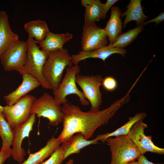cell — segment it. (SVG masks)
<instances>
[{
	"instance_id": "5b68a950",
	"label": "cell",
	"mask_w": 164,
	"mask_h": 164,
	"mask_svg": "<svg viewBox=\"0 0 164 164\" xmlns=\"http://www.w3.org/2000/svg\"><path fill=\"white\" fill-rule=\"evenodd\" d=\"M80 72V67L77 64H73L66 68V74L57 88L53 91L55 100L60 104L68 103L66 97L70 94L77 95L81 104L83 106L89 105V102L85 98L83 93L77 88L75 82L76 76Z\"/></svg>"
},
{
	"instance_id": "cb8c5ba5",
	"label": "cell",
	"mask_w": 164,
	"mask_h": 164,
	"mask_svg": "<svg viewBox=\"0 0 164 164\" xmlns=\"http://www.w3.org/2000/svg\"><path fill=\"white\" fill-rule=\"evenodd\" d=\"M85 23H95L104 19V14L102 3L100 0H94L91 5L85 7Z\"/></svg>"
},
{
	"instance_id": "d6a6232c",
	"label": "cell",
	"mask_w": 164,
	"mask_h": 164,
	"mask_svg": "<svg viewBox=\"0 0 164 164\" xmlns=\"http://www.w3.org/2000/svg\"><path fill=\"white\" fill-rule=\"evenodd\" d=\"M73 159H70L65 164H73Z\"/></svg>"
},
{
	"instance_id": "f1b7e54d",
	"label": "cell",
	"mask_w": 164,
	"mask_h": 164,
	"mask_svg": "<svg viewBox=\"0 0 164 164\" xmlns=\"http://www.w3.org/2000/svg\"><path fill=\"white\" fill-rule=\"evenodd\" d=\"M118 0H107L105 3H102L104 14V19L106 17L107 12L114 3L118 1Z\"/></svg>"
},
{
	"instance_id": "ba28073f",
	"label": "cell",
	"mask_w": 164,
	"mask_h": 164,
	"mask_svg": "<svg viewBox=\"0 0 164 164\" xmlns=\"http://www.w3.org/2000/svg\"><path fill=\"white\" fill-rule=\"evenodd\" d=\"M103 79L100 74L88 76L77 75L75 82L82 90L86 99L91 104L90 111H99L102 104V94L100 90Z\"/></svg>"
},
{
	"instance_id": "603a6c76",
	"label": "cell",
	"mask_w": 164,
	"mask_h": 164,
	"mask_svg": "<svg viewBox=\"0 0 164 164\" xmlns=\"http://www.w3.org/2000/svg\"><path fill=\"white\" fill-rule=\"evenodd\" d=\"M144 29L143 26H136L125 32L121 33L116 39L112 45L114 47L124 49L136 38Z\"/></svg>"
},
{
	"instance_id": "8992f818",
	"label": "cell",
	"mask_w": 164,
	"mask_h": 164,
	"mask_svg": "<svg viewBox=\"0 0 164 164\" xmlns=\"http://www.w3.org/2000/svg\"><path fill=\"white\" fill-rule=\"evenodd\" d=\"M61 107L54 97L46 92L35 101L30 114H35L37 117L47 118L49 125L56 126L63 121L64 114Z\"/></svg>"
},
{
	"instance_id": "4316f807",
	"label": "cell",
	"mask_w": 164,
	"mask_h": 164,
	"mask_svg": "<svg viewBox=\"0 0 164 164\" xmlns=\"http://www.w3.org/2000/svg\"><path fill=\"white\" fill-rule=\"evenodd\" d=\"M102 84L106 90L112 91L117 88L118 83L116 80L111 76H107L103 79Z\"/></svg>"
},
{
	"instance_id": "1f68e13d",
	"label": "cell",
	"mask_w": 164,
	"mask_h": 164,
	"mask_svg": "<svg viewBox=\"0 0 164 164\" xmlns=\"http://www.w3.org/2000/svg\"><path fill=\"white\" fill-rule=\"evenodd\" d=\"M94 0H82L81 1V5L86 7L92 4L94 2Z\"/></svg>"
},
{
	"instance_id": "4dcf8cb0",
	"label": "cell",
	"mask_w": 164,
	"mask_h": 164,
	"mask_svg": "<svg viewBox=\"0 0 164 164\" xmlns=\"http://www.w3.org/2000/svg\"><path fill=\"white\" fill-rule=\"evenodd\" d=\"M137 159L138 164H154L149 161L144 155H140Z\"/></svg>"
},
{
	"instance_id": "e0dca14e",
	"label": "cell",
	"mask_w": 164,
	"mask_h": 164,
	"mask_svg": "<svg viewBox=\"0 0 164 164\" xmlns=\"http://www.w3.org/2000/svg\"><path fill=\"white\" fill-rule=\"evenodd\" d=\"M141 0H131L126 8V10L121 13V18L125 16L123 26L125 28L128 22L135 21L136 26H142L148 16L145 15L143 11Z\"/></svg>"
},
{
	"instance_id": "e575fe53",
	"label": "cell",
	"mask_w": 164,
	"mask_h": 164,
	"mask_svg": "<svg viewBox=\"0 0 164 164\" xmlns=\"http://www.w3.org/2000/svg\"><path fill=\"white\" fill-rule=\"evenodd\" d=\"M3 107L0 105V113H1L3 111Z\"/></svg>"
},
{
	"instance_id": "ffe728a7",
	"label": "cell",
	"mask_w": 164,
	"mask_h": 164,
	"mask_svg": "<svg viewBox=\"0 0 164 164\" xmlns=\"http://www.w3.org/2000/svg\"><path fill=\"white\" fill-rule=\"evenodd\" d=\"M73 34L68 32L63 34H56L49 32L45 39L38 43L40 47L50 52L63 49L65 43L72 38Z\"/></svg>"
},
{
	"instance_id": "30bf717a",
	"label": "cell",
	"mask_w": 164,
	"mask_h": 164,
	"mask_svg": "<svg viewBox=\"0 0 164 164\" xmlns=\"http://www.w3.org/2000/svg\"><path fill=\"white\" fill-rule=\"evenodd\" d=\"M108 38L103 29L95 23H85L81 40L83 51L88 52L104 47L108 45Z\"/></svg>"
},
{
	"instance_id": "4fadbf2b",
	"label": "cell",
	"mask_w": 164,
	"mask_h": 164,
	"mask_svg": "<svg viewBox=\"0 0 164 164\" xmlns=\"http://www.w3.org/2000/svg\"><path fill=\"white\" fill-rule=\"evenodd\" d=\"M21 84L15 90L4 96L7 105L14 104L27 93L40 85L39 81L29 74H23Z\"/></svg>"
},
{
	"instance_id": "5bb4252c",
	"label": "cell",
	"mask_w": 164,
	"mask_h": 164,
	"mask_svg": "<svg viewBox=\"0 0 164 164\" xmlns=\"http://www.w3.org/2000/svg\"><path fill=\"white\" fill-rule=\"evenodd\" d=\"M127 53L125 49L113 47L112 45L94 50L88 51H80L77 54L71 56V62L73 65L77 64L80 61L89 58H97L101 59L105 62L106 59L114 53L119 54L123 57Z\"/></svg>"
},
{
	"instance_id": "277c9868",
	"label": "cell",
	"mask_w": 164,
	"mask_h": 164,
	"mask_svg": "<svg viewBox=\"0 0 164 164\" xmlns=\"http://www.w3.org/2000/svg\"><path fill=\"white\" fill-rule=\"evenodd\" d=\"M110 147L111 159L110 164H127L137 159L141 155L135 144L127 135L106 140Z\"/></svg>"
},
{
	"instance_id": "7402d4cb",
	"label": "cell",
	"mask_w": 164,
	"mask_h": 164,
	"mask_svg": "<svg viewBox=\"0 0 164 164\" xmlns=\"http://www.w3.org/2000/svg\"><path fill=\"white\" fill-rule=\"evenodd\" d=\"M146 116V114L145 112H140L136 114L134 116L130 117L129 121L127 123L114 131L111 133L98 135L96 138L98 141L104 142L108 138L111 137L127 135L132 126L137 122L142 121Z\"/></svg>"
},
{
	"instance_id": "3957f363",
	"label": "cell",
	"mask_w": 164,
	"mask_h": 164,
	"mask_svg": "<svg viewBox=\"0 0 164 164\" xmlns=\"http://www.w3.org/2000/svg\"><path fill=\"white\" fill-rule=\"evenodd\" d=\"M71 57L65 48L50 52L43 69V74L53 91L62 80L63 71L72 64Z\"/></svg>"
},
{
	"instance_id": "d4e9b609",
	"label": "cell",
	"mask_w": 164,
	"mask_h": 164,
	"mask_svg": "<svg viewBox=\"0 0 164 164\" xmlns=\"http://www.w3.org/2000/svg\"><path fill=\"white\" fill-rule=\"evenodd\" d=\"M0 136L2 147H10L13 138V129L0 113Z\"/></svg>"
},
{
	"instance_id": "52a82bcc",
	"label": "cell",
	"mask_w": 164,
	"mask_h": 164,
	"mask_svg": "<svg viewBox=\"0 0 164 164\" xmlns=\"http://www.w3.org/2000/svg\"><path fill=\"white\" fill-rule=\"evenodd\" d=\"M36 99L33 95H26L14 104L3 107L1 113L13 129L24 124L28 120L31 115V107Z\"/></svg>"
},
{
	"instance_id": "44dd1931",
	"label": "cell",
	"mask_w": 164,
	"mask_h": 164,
	"mask_svg": "<svg viewBox=\"0 0 164 164\" xmlns=\"http://www.w3.org/2000/svg\"><path fill=\"white\" fill-rule=\"evenodd\" d=\"M24 28L28 36L35 38L38 43L43 41L50 32L46 22L40 19L32 20L25 23Z\"/></svg>"
},
{
	"instance_id": "484cf974",
	"label": "cell",
	"mask_w": 164,
	"mask_h": 164,
	"mask_svg": "<svg viewBox=\"0 0 164 164\" xmlns=\"http://www.w3.org/2000/svg\"><path fill=\"white\" fill-rule=\"evenodd\" d=\"M64 151L61 146L51 155L50 157L40 164H60L64 159Z\"/></svg>"
},
{
	"instance_id": "83f0119b",
	"label": "cell",
	"mask_w": 164,
	"mask_h": 164,
	"mask_svg": "<svg viewBox=\"0 0 164 164\" xmlns=\"http://www.w3.org/2000/svg\"><path fill=\"white\" fill-rule=\"evenodd\" d=\"M12 149L10 147H2L0 151V164H3L5 161L11 155Z\"/></svg>"
},
{
	"instance_id": "7c38bea8",
	"label": "cell",
	"mask_w": 164,
	"mask_h": 164,
	"mask_svg": "<svg viewBox=\"0 0 164 164\" xmlns=\"http://www.w3.org/2000/svg\"><path fill=\"white\" fill-rule=\"evenodd\" d=\"M35 121L36 115L31 114L25 123L13 129L11 155L15 161L19 163L24 161L26 155L25 150L21 147L22 141L26 137H29L30 133L32 130Z\"/></svg>"
},
{
	"instance_id": "2e32d148",
	"label": "cell",
	"mask_w": 164,
	"mask_h": 164,
	"mask_svg": "<svg viewBox=\"0 0 164 164\" xmlns=\"http://www.w3.org/2000/svg\"><path fill=\"white\" fill-rule=\"evenodd\" d=\"M121 10L117 6L111 8L110 18L106 26L103 29L109 41V45H112L116 38L121 33L123 27L121 21Z\"/></svg>"
},
{
	"instance_id": "7a4b0ae2",
	"label": "cell",
	"mask_w": 164,
	"mask_h": 164,
	"mask_svg": "<svg viewBox=\"0 0 164 164\" xmlns=\"http://www.w3.org/2000/svg\"><path fill=\"white\" fill-rule=\"evenodd\" d=\"M26 42L27 45L26 57L22 75L29 73L32 75L39 81L43 88L51 89L43 74V67L49 53L43 49H40L37 45L38 42L33 37L28 36Z\"/></svg>"
},
{
	"instance_id": "f546056e",
	"label": "cell",
	"mask_w": 164,
	"mask_h": 164,
	"mask_svg": "<svg viewBox=\"0 0 164 164\" xmlns=\"http://www.w3.org/2000/svg\"><path fill=\"white\" fill-rule=\"evenodd\" d=\"M164 20V12H161L159 15L155 18L152 19L146 22H144L142 25V26H144L147 24L155 22V26L158 25Z\"/></svg>"
},
{
	"instance_id": "ac0fdd59",
	"label": "cell",
	"mask_w": 164,
	"mask_h": 164,
	"mask_svg": "<svg viewBox=\"0 0 164 164\" xmlns=\"http://www.w3.org/2000/svg\"><path fill=\"white\" fill-rule=\"evenodd\" d=\"M98 141L96 138L87 140L82 134L77 133L70 140L62 143L61 146L64 151V159L71 154L79 153L81 149L87 146L97 144Z\"/></svg>"
},
{
	"instance_id": "8fae6325",
	"label": "cell",
	"mask_w": 164,
	"mask_h": 164,
	"mask_svg": "<svg viewBox=\"0 0 164 164\" xmlns=\"http://www.w3.org/2000/svg\"><path fill=\"white\" fill-rule=\"evenodd\" d=\"M147 128V124L138 121L132 127L127 135L133 142L141 155L148 152L160 155L164 153V149L155 145L152 141L151 135L146 136L144 133L145 129Z\"/></svg>"
},
{
	"instance_id": "6da1fadb",
	"label": "cell",
	"mask_w": 164,
	"mask_h": 164,
	"mask_svg": "<svg viewBox=\"0 0 164 164\" xmlns=\"http://www.w3.org/2000/svg\"><path fill=\"white\" fill-rule=\"evenodd\" d=\"M130 97L128 92L108 108L95 112H84L77 106L68 103L64 104L61 107L64 114L63 128L57 138L58 140L61 143L66 142L79 132L88 140L92 137L98 128L108 123L120 108L128 102Z\"/></svg>"
},
{
	"instance_id": "9c48e42d",
	"label": "cell",
	"mask_w": 164,
	"mask_h": 164,
	"mask_svg": "<svg viewBox=\"0 0 164 164\" xmlns=\"http://www.w3.org/2000/svg\"><path fill=\"white\" fill-rule=\"evenodd\" d=\"M27 48L26 42L19 39L13 43L0 58L4 70L8 71L15 70L22 75Z\"/></svg>"
},
{
	"instance_id": "d6986e66",
	"label": "cell",
	"mask_w": 164,
	"mask_h": 164,
	"mask_svg": "<svg viewBox=\"0 0 164 164\" xmlns=\"http://www.w3.org/2000/svg\"><path fill=\"white\" fill-rule=\"evenodd\" d=\"M61 143L53 136L47 142L46 145L37 152L29 153L27 159L19 164H40L57 149Z\"/></svg>"
},
{
	"instance_id": "9a60e30c",
	"label": "cell",
	"mask_w": 164,
	"mask_h": 164,
	"mask_svg": "<svg viewBox=\"0 0 164 164\" xmlns=\"http://www.w3.org/2000/svg\"><path fill=\"white\" fill-rule=\"evenodd\" d=\"M19 39L18 35L11 29L6 12L0 11V58L7 49Z\"/></svg>"
},
{
	"instance_id": "836d02e7",
	"label": "cell",
	"mask_w": 164,
	"mask_h": 164,
	"mask_svg": "<svg viewBox=\"0 0 164 164\" xmlns=\"http://www.w3.org/2000/svg\"><path fill=\"white\" fill-rule=\"evenodd\" d=\"M127 164H138V162L136 161H134Z\"/></svg>"
}]
</instances>
